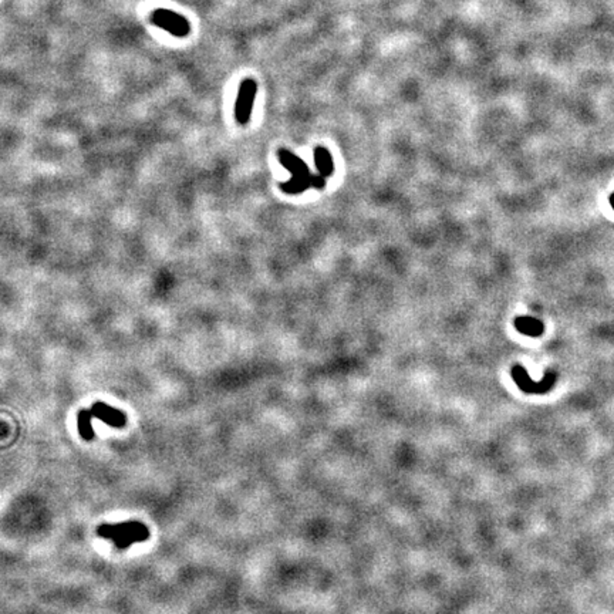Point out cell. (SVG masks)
Instances as JSON below:
<instances>
[{
    "instance_id": "cell-1",
    "label": "cell",
    "mask_w": 614,
    "mask_h": 614,
    "mask_svg": "<svg viewBox=\"0 0 614 614\" xmlns=\"http://www.w3.org/2000/svg\"><path fill=\"white\" fill-rule=\"evenodd\" d=\"M97 535L108 539L121 550L128 549L133 544L144 542L150 537V530L142 522L127 521L114 524H103L97 528Z\"/></svg>"
},
{
    "instance_id": "cell-2",
    "label": "cell",
    "mask_w": 614,
    "mask_h": 614,
    "mask_svg": "<svg viewBox=\"0 0 614 614\" xmlns=\"http://www.w3.org/2000/svg\"><path fill=\"white\" fill-rule=\"evenodd\" d=\"M256 93H258V84L253 79H244L240 83L235 103V119L238 124L247 126L251 121Z\"/></svg>"
},
{
    "instance_id": "cell-3",
    "label": "cell",
    "mask_w": 614,
    "mask_h": 614,
    "mask_svg": "<svg viewBox=\"0 0 614 614\" xmlns=\"http://www.w3.org/2000/svg\"><path fill=\"white\" fill-rule=\"evenodd\" d=\"M151 20L155 26L164 29L165 32L171 33L173 36H177V37H185L191 32L189 21L184 16H181L173 10L157 9V10H154Z\"/></svg>"
},
{
    "instance_id": "cell-4",
    "label": "cell",
    "mask_w": 614,
    "mask_h": 614,
    "mask_svg": "<svg viewBox=\"0 0 614 614\" xmlns=\"http://www.w3.org/2000/svg\"><path fill=\"white\" fill-rule=\"evenodd\" d=\"M90 410L95 419L113 428H122L127 424V415L106 403H95Z\"/></svg>"
},
{
    "instance_id": "cell-5",
    "label": "cell",
    "mask_w": 614,
    "mask_h": 614,
    "mask_svg": "<svg viewBox=\"0 0 614 614\" xmlns=\"http://www.w3.org/2000/svg\"><path fill=\"white\" fill-rule=\"evenodd\" d=\"M512 376H513L515 381L518 383V385H519L524 391H526V392H540V391H546V390L550 388V385H552L553 381H555V374H549L548 378H545L544 383H540V384L533 383V381L529 378V376H528V373H526L525 368L521 367V365H515V367H513Z\"/></svg>"
},
{
    "instance_id": "cell-6",
    "label": "cell",
    "mask_w": 614,
    "mask_h": 614,
    "mask_svg": "<svg viewBox=\"0 0 614 614\" xmlns=\"http://www.w3.org/2000/svg\"><path fill=\"white\" fill-rule=\"evenodd\" d=\"M278 158H279V162L289 171L291 175H309L310 174V169H309L307 164L302 158L294 155L293 153H290L286 148L279 150Z\"/></svg>"
},
{
    "instance_id": "cell-7",
    "label": "cell",
    "mask_w": 614,
    "mask_h": 614,
    "mask_svg": "<svg viewBox=\"0 0 614 614\" xmlns=\"http://www.w3.org/2000/svg\"><path fill=\"white\" fill-rule=\"evenodd\" d=\"M279 188L287 195H299L313 188V174L309 175H291L290 180L280 182Z\"/></svg>"
},
{
    "instance_id": "cell-8",
    "label": "cell",
    "mask_w": 614,
    "mask_h": 614,
    "mask_svg": "<svg viewBox=\"0 0 614 614\" xmlns=\"http://www.w3.org/2000/svg\"><path fill=\"white\" fill-rule=\"evenodd\" d=\"M314 164L317 168V174L323 175L325 178L332 177L334 173V162L330 151L326 146H316L314 148Z\"/></svg>"
},
{
    "instance_id": "cell-9",
    "label": "cell",
    "mask_w": 614,
    "mask_h": 614,
    "mask_svg": "<svg viewBox=\"0 0 614 614\" xmlns=\"http://www.w3.org/2000/svg\"><path fill=\"white\" fill-rule=\"evenodd\" d=\"M515 327L518 332L532 337H537L544 333V325L532 317H518L515 320Z\"/></svg>"
},
{
    "instance_id": "cell-10",
    "label": "cell",
    "mask_w": 614,
    "mask_h": 614,
    "mask_svg": "<svg viewBox=\"0 0 614 614\" xmlns=\"http://www.w3.org/2000/svg\"><path fill=\"white\" fill-rule=\"evenodd\" d=\"M93 412L91 410H80L77 412V430L80 436L84 441H91L94 438V430H93Z\"/></svg>"
},
{
    "instance_id": "cell-11",
    "label": "cell",
    "mask_w": 614,
    "mask_h": 614,
    "mask_svg": "<svg viewBox=\"0 0 614 614\" xmlns=\"http://www.w3.org/2000/svg\"><path fill=\"white\" fill-rule=\"evenodd\" d=\"M610 204H611V207L614 208V193L610 196Z\"/></svg>"
}]
</instances>
